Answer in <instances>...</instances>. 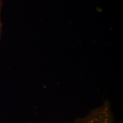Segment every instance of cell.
Returning <instances> with one entry per match:
<instances>
[{
    "label": "cell",
    "instance_id": "6da1fadb",
    "mask_svg": "<svg viewBox=\"0 0 123 123\" xmlns=\"http://www.w3.org/2000/svg\"><path fill=\"white\" fill-rule=\"evenodd\" d=\"M67 123H115V116L110 103L105 101L84 116Z\"/></svg>",
    "mask_w": 123,
    "mask_h": 123
},
{
    "label": "cell",
    "instance_id": "7a4b0ae2",
    "mask_svg": "<svg viewBox=\"0 0 123 123\" xmlns=\"http://www.w3.org/2000/svg\"><path fill=\"white\" fill-rule=\"evenodd\" d=\"M3 1H4V0H0V38H1V34H2V22H1V9H2V4H3Z\"/></svg>",
    "mask_w": 123,
    "mask_h": 123
}]
</instances>
